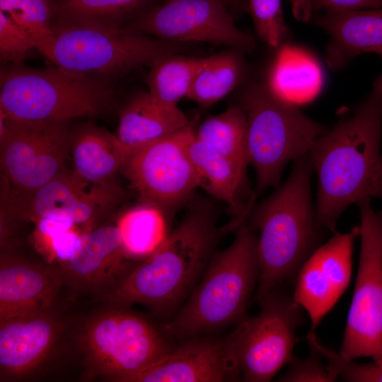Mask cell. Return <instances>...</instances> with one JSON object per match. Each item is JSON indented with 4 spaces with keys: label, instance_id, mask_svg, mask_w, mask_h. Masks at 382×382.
Wrapping results in <instances>:
<instances>
[{
    "label": "cell",
    "instance_id": "11",
    "mask_svg": "<svg viewBox=\"0 0 382 382\" xmlns=\"http://www.w3.org/2000/svg\"><path fill=\"white\" fill-rule=\"evenodd\" d=\"M260 313L243 318L228 337L241 381H270L293 358L302 308L274 290L259 301Z\"/></svg>",
    "mask_w": 382,
    "mask_h": 382
},
{
    "label": "cell",
    "instance_id": "26",
    "mask_svg": "<svg viewBox=\"0 0 382 382\" xmlns=\"http://www.w3.org/2000/svg\"><path fill=\"white\" fill-rule=\"evenodd\" d=\"M206 58L174 54L163 57L153 64L148 74L149 93L161 105L175 108L187 97L195 76Z\"/></svg>",
    "mask_w": 382,
    "mask_h": 382
},
{
    "label": "cell",
    "instance_id": "23",
    "mask_svg": "<svg viewBox=\"0 0 382 382\" xmlns=\"http://www.w3.org/2000/svg\"><path fill=\"white\" fill-rule=\"evenodd\" d=\"M127 153L115 135L87 126L72 144V174L87 185H112L110 181L122 170Z\"/></svg>",
    "mask_w": 382,
    "mask_h": 382
},
{
    "label": "cell",
    "instance_id": "13",
    "mask_svg": "<svg viewBox=\"0 0 382 382\" xmlns=\"http://www.w3.org/2000/svg\"><path fill=\"white\" fill-rule=\"evenodd\" d=\"M139 28L173 42L199 41L243 50L255 45L252 36L236 27L224 0H167L146 16Z\"/></svg>",
    "mask_w": 382,
    "mask_h": 382
},
{
    "label": "cell",
    "instance_id": "4",
    "mask_svg": "<svg viewBox=\"0 0 382 382\" xmlns=\"http://www.w3.org/2000/svg\"><path fill=\"white\" fill-rule=\"evenodd\" d=\"M258 277L257 238L245 222L232 243L212 256L201 282L164 330L187 339L241 321Z\"/></svg>",
    "mask_w": 382,
    "mask_h": 382
},
{
    "label": "cell",
    "instance_id": "30",
    "mask_svg": "<svg viewBox=\"0 0 382 382\" xmlns=\"http://www.w3.org/2000/svg\"><path fill=\"white\" fill-rule=\"evenodd\" d=\"M247 8L258 37L269 47H277L288 37L281 0H248Z\"/></svg>",
    "mask_w": 382,
    "mask_h": 382
},
{
    "label": "cell",
    "instance_id": "22",
    "mask_svg": "<svg viewBox=\"0 0 382 382\" xmlns=\"http://www.w3.org/2000/svg\"><path fill=\"white\" fill-rule=\"evenodd\" d=\"M190 123L178 107L161 105L149 93H141L121 110L115 136L129 151L171 134Z\"/></svg>",
    "mask_w": 382,
    "mask_h": 382
},
{
    "label": "cell",
    "instance_id": "19",
    "mask_svg": "<svg viewBox=\"0 0 382 382\" xmlns=\"http://www.w3.org/2000/svg\"><path fill=\"white\" fill-rule=\"evenodd\" d=\"M189 154L196 171L198 187L228 206L231 219L221 227V233L236 231L249 217L255 199L246 170L195 135L189 144Z\"/></svg>",
    "mask_w": 382,
    "mask_h": 382
},
{
    "label": "cell",
    "instance_id": "32",
    "mask_svg": "<svg viewBox=\"0 0 382 382\" xmlns=\"http://www.w3.org/2000/svg\"><path fill=\"white\" fill-rule=\"evenodd\" d=\"M36 48L33 36L6 13L0 11V55L4 62L18 65L26 53Z\"/></svg>",
    "mask_w": 382,
    "mask_h": 382
},
{
    "label": "cell",
    "instance_id": "16",
    "mask_svg": "<svg viewBox=\"0 0 382 382\" xmlns=\"http://www.w3.org/2000/svg\"><path fill=\"white\" fill-rule=\"evenodd\" d=\"M241 381L228 338L189 337L127 382Z\"/></svg>",
    "mask_w": 382,
    "mask_h": 382
},
{
    "label": "cell",
    "instance_id": "33",
    "mask_svg": "<svg viewBox=\"0 0 382 382\" xmlns=\"http://www.w3.org/2000/svg\"><path fill=\"white\" fill-rule=\"evenodd\" d=\"M51 13L48 0H21L20 10L10 16L29 32L37 47L52 35Z\"/></svg>",
    "mask_w": 382,
    "mask_h": 382
},
{
    "label": "cell",
    "instance_id": "31",
    "mask_svg": "<svg viewBox=\"0 0 382 382\" xmlns=\"http://www.w3.org/2000/svg\"><path fill=\"white\" fill-rule=\"evenodd\" d=\"M310 347L315 349L327 361L328 368L338 377L350 382H382V358L366 364L342 359L339 354L323 345L315 333H308Z\"/></svg>",
    "mask_w": 382,
    "mask_h": 382
},
{
    "label": "cell",
    "instance_id": "28",
    "mask_svg": "<svg viewBox=\"0 0 382 382\" xmlns=\"http://www.w3.org/2000/svg\"><path fill=\"white\" fill-rule=\"evenodd\" d=\"M239 74L240 64L233 54L207 57L195 76L187 98L200 106H210L232 91Z\"/></svg>",
    "mask_w": 382,
    "mask_h": 382
},
{
    "label": "cell",
    "instance_id": "20",
    "mask_svg": "<svg viewBox=\"0 0 382 382\" xmlns=\"http://www.w3.org/2000/svg\"><path fill=\"white\" fill-rule=\"evenodd\" d=\"M62 281L58 272L23 260L1 256L0 321L52 311Z\"/></svg>",
    "mask_w": 382,
    "mask_h": 382
},
{
    "label": "cell",
    "instance_id": "10",
    "mask_svg": "<svg viewBox=\"0 0 382 382\" xmlns=\"http://www.w3.org/2000/svg\"><path fill=\"white\" fill-rule=\"evenodd\" d=\"M195 135L190 123L163 138L128 151L121 171L142 204L166 216L188 202L198 187L189 144Z\"/></svg>",
    "mask_w": 382,
    "mask_h": 382
},
{
    "label": "cell",
    "instance_id": "15",
    "mask_svg": "<svg viewBox=\"0 0 382 382\" xmlns=\"http://www.w3.org/2000/svg\"><path fill=\"white\" fill-rule=\"evenodd\" d=\"M89 185L64 171L33 193L17 197L11 208L33 222L47 216L66 219L85 233L93 229L101 209L122 196L114 185Z\"/></svg>",
    "mask_w": 382,
    "mask_h": 382
},
{
    "label": "cell",
    "instance_id": "37",
    "mask_svg": "<svg viewBox=\"0 0 382 382\" xmlns=\"http://www.w3.org/2000/svg\"><path fill=\"white\" fill-rule=\"evenodd\" d=\"M378 54H379L382 57V50L377 52Z\"/></svg>",
    "mask_w": 382,
    "mask_h": 382
},
{
    "label": "cell",
    "instance_id": "8",
    "mask_svg": "<svg viewBox=\"0 0 382 382\" xmlns=\"http://www.w3.org/2000/svg\"><path fill=\"white\" fill-rule=\"evenodd\" d=\"M79 343L93 376L121 382L174 348L150 322L120 306L89 318L80 332Z\"/></svg>",
    "mask_w": 382,
    "mask_h": 382
},
{
    "label": "cell",
    "instance_id": "21",
    "mask_svg": "<svg viewBox=\"0 0 382 382\" xmlns=\"http://www.w3.org/2000/svg\"><path fill=\"white\" fill-rule=\"evenodd\" d=\"M314 21L330 36L326 54L332 70L344 68L358 55L382 50L381 8L325 12Z\"/></svg>",
    "mask_w": 382,
    "mask_h": 382
},
{
    "label": "cell",
    "instance_id": "2",
    "mask_svg": "<svg viewBox=\"0 0 382 382\" xmlns=\"http://www.w3.org/2000/svg\"><path fill=\"white\" fill-rule=\"evenodd\" d=\"M221 234L212 204L194 202L161 245L96 300L139 303L160 313L173 309L204 272Z\"/></svg>",
    "mask_w": 382,
    "mask_h": 382
},
{
    "label": "cell",
    "instance_id": "5",
    "mask_svg": "<svg viewBox=\"0 0 382 382\" xmlns=\"http://www.w3.org/2000/svg\"><path fill=\"white\" fill-rule=\"evenodd\" d=\"M0 114L24 120L67 121L98 115L112 91L91 74L56 66H15L1 71Z\"/></svg>",
    "mask_w": 382,
    "mask_h": 382
},
{
    "label": "cell",
    "instance_id": "38",
    "mask_svg": "<svg viewBox=\"0 0 382 382\" xmlns=\"http://www.w3.org/2000/svg\"><path fill=\"white\" fill-rule=\"evenodd\" d=\"M382 197V180H381V197Z\"/></svg>",
    "mask_w": 382,
    "mask_h": 382
},
{
    "label": "cell",
    "instance_id": "12",
    "mask_svg": "<svg viewBox=\"0 0 382 382\" xmlns=\"http://www.w3.org/2000/svg\"><path fill=\"white\" fill-rule=\"evenodd\" d=\"M1 166L18 197L64 172L71 144L67 121L11 119L0 114Z\"/></svg>",
    "mask_w": 382,
    "mask_h": 382
},
{
    "label": "cell",
    "instance_id": "7",
    "mask_svg": "<svg viewBox=\"0 0 382 382\" xmlns=\"http://www.w3.org/2000/svg\"><path fill=\"white\" fill-rule=\"evenodd\" d=\"M241 107L246 115L247 159L256 173L257 193L277 187L285 165L308 154L328 129L267 87L251 88Z\"/></svg>",
    "mask_w": 382,
    "mask_h": 382
},
{
    "label": "cell",
    "instance_id": "36",
    "mask_svg": "<svg viewBox=\"0 0 382 382\" xmlns=\"http://www.w3.org/2000/svg\"><path fill=\"white\" fill-rule=\"evenodd\" d=\"M21 0H0V11L11 16L20 10Z\"/></svg>",
    "mask_w": 382,
    "mask_h": 382
},
{
    "label": "cell",
    "instance_id": "27",
    "mask_svg": "<svg viewBox=\"0 0 382 382\" xmlns=\"http://www.w3.org/2000/svg\"><path fill=\"white\" fill-rule=\"evenodd\" d=\"M246 115L241 106H231L224 112L204 120L195 137L219 154L246 170Z\"/></svg>",
    "mask_w": 382,
    "mask_h": 382
},
{
    "label": "cell",
    "instance_id": "24",
    "mask_svg": "<svg viewBox=\"0 0 382 382\" xmlns=\"http://www.w3.org/2000/svg\"><path fill=\"white\" fill-rule=\"evenodd\" d=\"M323 72L317 60L305 50L284 45L279 49L268 75V90L291 103L311 100L320 92Z\"/></svg>",
    "mask_w": 382,
    "mask_h": 382
},
{
    "label": "cell",
    "instance_id": "14",
    "mask_svg": "<svg viewBox=\"0 0 382 382\" xmlns=\"http://www.w3.org/2000/svg\"><path fill=\"white\" fill-rule=\"evenodd\" d=\"M359 234V226L347 233H335L312 253L298 272L292 296L308 313L310 331H316L347 289L352 276L354 243Z\"/></svg>",
    "mask_w": 382,
    "mask_h": 382
},
{
    "label": "cell",
    "instance_id": "18",
    "mask_svg": "<svg viewBox=\"0 0 382 382\" xmlns=\"http://www.w3.org/2000/svg\"><path fill=\"white\" fill-rule=\"evenodd\" d=\"M83 238L79 254L57 272L62 281L78 289L105 286L106 291L131 271L128 266L134 259L127 253L117 225L92 229L83 233Z\"/></svg>",
    "mask_w": 382,
    "mask_h": 382
},
{
    "label": "cell",
    "instance_id": "1",
    "mask_svg": "<svg viewBox=\"0 0 382 382\" xmlns=\"http://www.w3.org/2000/svg\"><path fill=\"white\" fill-rule=\"evenodd\" d=\"M381 135L382 74L352 115L320 136L309 151L318 180L315 213L320 228L335 232L349 205L381 197Z\"/></svg>",
    "mask_w": 382,
    "mask_h": 382
},
{
    "label": "cell",
    "instance_id": "9",
    "mask_svg": "<svg viewBox=\"0 0 382 382\" xmlns=\"http://www.w3.org/2000/svg\"><path fill=\"white\" fill-rule=\"evenodd\" d=\"M361 246L357 279L340 356L348 361L382 358V211L371 199L357 203Z\"/></svg>",
    "mask_w": 382,
    "mask_h": 382
},
{
    "label": "cell",
    "instance_id": "6",
    "mask_svg": "<svg viewBox=\"0 0 382 382\" xmlns=\"http://www.w3.org/2000/svg\"><path fill=\"white\" fill-rule=\"evenodd\" d=\"M52 30L36 48L56 66L86 74H121L151 65L180 49L175 42L117 26L62 21Z\"/></svg>",
    "mask_w": 382,
    "mask_h": 382
},
{
    "label": "cell",
    "instance_id": "25",
    "mask_svg": "<svg viewBox=\"0 0 382 382\" xmlns=\"http://www.w3.org/2000/svg\"><path fill=\"white\" fill-rule=\"evenodd\" d=\"M117 226L127 253L134 260L149 256L169 234L166 214L144 204L124 213Z\"/></svg>",
    "mask_w": 382,
    "mask_h": 382
},
{
    "label": "cell",
    "instance_id": "29",
    "mask_svg": "<svg viewBox=\"0 0 382 382\" xmlns=\"http://www.w3.org/2000/svg\"><path fill=\"white\" fill-rule=\"evenodd\" d=\"M62 21L117 26L116 20L147 0H52Z\"/></svg>",
    "mask_w": 382,
    "mask_h": 382
},
{
    "label": "cell",
    "instance_id": "3",
    "mask_svg": "<svg viewBox=\"0 0 382 382\" xmlns=\"http://www.w3.org/2000/svg\"><path fill=\"white\" fill-rule=\"evenodd\" d=\"M313 170L309 152L294 160L289 178L250 214L253 226L260 231L259 301L296 275L318 248L321 228L311 200Z\"/></svg>",
    "mask_w": 382,
    "mask_h": 382
},
{
    "label": "cell",
    "instance_id": "35",
    "mask_svg": "<svg viewBox=\"0 0 382 382\" xmlns=\"http://www.w3.org/2000/svg\"><path fill=\"white\" fill-rule=\"evenodd\" d=\"M313 11H347L382 7V0H310Z\"/></svg>",
    "mask_w": 382,
    "mask_h": 382
},
{
    "label": "cell",
    "instance_id": "17",
    "mask_svg": "<svg viewBox=\"0 0 382 382\" xmlns=\"http://www.w3.org/2000/svg\"><path fill=\"white\" fill-rule=\"evenodd\" d=\"M61 328L51 311L1 320V376L21 378L36 370L54 349Z\"/></svg>",
    "mask_w": 382,
    "mask_h": 382
},
{
    "label": "cell",
    "instance_id": "34",
    "mask_svg": "<svg viewBox=\"0 0 382 382\" xmlns=\"http://www.w3.org/2000/svg\"><path fill=\"white\" fill-rule=\"evenodd\" d=\"M311 354L306 359L293 358L286 372L279 378L283 382H332L337 376L322 362V356L311 347Z\"/></svg>",
    "mask_w": 382,
    "mask_h": 382
}]
</instances>
